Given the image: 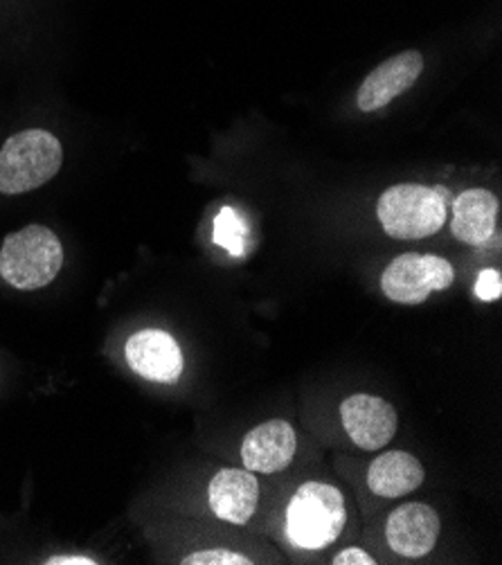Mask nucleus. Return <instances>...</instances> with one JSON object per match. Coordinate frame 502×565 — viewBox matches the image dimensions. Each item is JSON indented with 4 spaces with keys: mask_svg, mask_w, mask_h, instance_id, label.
I'll return each instance as SVG.
<instances>
[{
    "mask_svg": "<svg viewBox=\"0 0 502 565\" xmlns=\"http://www.w3.org/2000/svg\"><path fill=\"white\" fill-rule=\"evenodd\" d=\"M64 266V246L45 225H28L12 233L0 248V275L19 291L47 287Z\"/></svg>",
    "mask_w": 502,
    "mask_h": 565,
    "instance_id": "1",
    "label": "nucleus"
},
{
    "mask_svg": "<svg viewBox=\"0 0 502 565\" xmlns=\"http://www.w3.org/2000/svg\"><path fill=\"white\" fill-rule=\"evenodd\" d=\"M345 523V498L333 484L305 482L289 502L287 532L302 550H324L337 543Z\"/></svg>",
    "mask_w": 502,
    "mask_h": 565,
    "instance_id": "2",
    "label": "nucleus"
},
{
    "mask_svg": "<svg viewBox=\"0 0 502 565\" xmlns=\"http://www.w3.org/2000/svg\"><path fill=\"white\" fill-rule=\"evenodd\" d=\"M446 194L439 188L402 183L387 188L376 205L383 231L395 239H424L444 228L449 218Z\"/></svg>",
    "mask_w": 502,
    "mask_h": 565,
    "instance_id": "3",
    "label": "nucleus"
},
{
    "mask_svg": "<svg viewBox=\"0 0 502 565\" xmlns=\"http://www.w3.org/2000/svg\"><path fill=\"white\" fill-rule=\"evenodd\" d=\"M62 162V142L50 131H21L0 149V192L10 196L32 192L57 177Z\"/></svg>",
    "mask_w": 502,
    "mask_h": 565,
    "instance_id": "4",
    "label": "nucleus"
},
{
    "mask_svg": "<svg viewBox=\"0 0 502 565\" xmlns=\"http://www.w3.org/2000/svg\"><path fill=\"white\" fill-rule=\"evenodd\" d=\"M456 279L451 262L437 255L406 253L387 264L381 275V291L399 305H421L430 294L446 291Z\"/></svg>",
    "mask_w": 502,
    "mask_h": 565,
    "instance_id": "5",
    "label": "nucleus"
},
{
    "mask_svg": "<svg viewBox=\"0 0 502 565\" xmlns=\"http://www.w3.org/2000/svg\"><path fill=\"white\" fill-rule=\"evenodd\" d=\"M341 419L350 439L363 450H381L395 437L399 419L395 408L372 394H352L341 404Z\"/></svg>",
    "mask_w": 502,
    "mask_h": 565,
    "instance_id": "6",
    "label": "nucleus"
},
{
    "mask_svg": "<svg viewBox=\"0 0 502 565\" xmlns=\"http://www.w3.org/2000/svg\"><path fill=\"white\" fill-rule=\"evenodd\" d=\"M129 367L156 383H174L185 367L183 352L174 338L162 329H142L127 343Z\"/></svg>",
    "mask_w": 502,
    "mask_h": 565,
    "instance_id": "7",
    "label": "nucleus"
},
{
    "mask_svg": "<svg viewBox=\"0 0 502 565\" xmlns=\"http://www.w3.org/2000/svg\"><path fill=\"white\" fill-rule=\"evenodd\" d=\"M424 71V56L417 50H406L397 56H389L378 68H374L361 84L356 104L363 113L381 110L402 93L413 88Z\"/></svg>",
    "mask_w": 502,
    "mask_h": 565,
    "instance_id": "8",
    "label": "nucleus"
},
{
    "mask_svg": "<svg viewBox=\"0 0 502 565\" xmlns=\"http://www.w3.org/2000/svg\"><path fill=\"white\" fill-rule=\"evenodd\" d=\"M439 527V516L432 507L424 502H408L389 514L385 536L389 547L399 556L421 558L435 550Z\"/></svg>",
    "mask_w": 502,
    "mask_h": 565,
    "instance_id": "9",
    "label": "nucleus"
},
{
    "mask_svg": "<svg viewBox=\"0 0 502 565\" xmlns=\"http://www.w3.org/2000/svg\"><path fill=\"white\" fill-rule=\"evenodd\" d=\"M296 448L298 439L291 424L285 419H270L246 435L242 444V460L248 471L280 473L291 465Z\"/></svg>",
    "mask_w": 502,
    "mask_h": 565,
    "instance_id": "10",
    "label": "nucleus"
},
{
    "mask_svg": "<svg viewBox=\"0 0 502 565\" xmlns=\"http://www.w3.org/2000/svg\"><path fill=\"white\" fill-rule=\"evenodd\" d=\"M212 512L233 525H246L259 502V482L250 471L221 469L210 482Z\"/></svg>",
    "mask_w": 502,
    "mask_h": 565,
    "instance_id": "11",
    "label": "nucleus"
},
{
    "mask_svg": "<svg viewBox=\"0 0 502 565\" xmlns=\"http://www.w3.org/2000/svg\"><path fill=\"white\" fill-rule=\"evenodd\" d=\"M500 203L482 188L467 190L453 201L451 233L456 239L469 246H484L495 233Z\"/></svg>",
    "mask_w": 502,
    "mask_h": 565,
    "instance_id": "12",
    "label": "nucleus"
},
{
    "mask_svg": "<svg viewBox=\"0 0 502 565\" xmlns=\"http://www.w3.org/2000/svg\"><path fill=\"white\" fill-rule=\"evenodd\" d=\"M426 478L421 462L406 450H389L378 456L367 471L372 493L381 498H402L419 489Z\"/></svg>",
    "mask_w": 502,
    "mask_h": 565,
    "instance_id": "13",
    "label": "nucleus"
},
{
    "mask_svg": "<svg viewBox=\"0 0 502 565\" xmlns=\"http://www.w3.org/2000/svg\"><path fill=\"white\" fill-rule=\"evenodd\" d=\"M181 563L183 565H250L253 561L231 550H203L185 556Z\"/></svg>",
    "mask_w": 502,
    "mask_h": 565,
    "instance_id": "14",
    "label": "nucleus"
},
{
    "mask_svg": "<svg viewBox=\"0 0 502 565\" xmlns=\"http://www.w3.org/2000/svg\"><path fill=\"white\" fill-rule=\"evenodd\" d=\"M476 296L482 302H493L500 300L502 296V279L495 268H484L476 281Z\"/></svg>",
    "mask_w": 502,
    "mask_h": 565,
    "instance_id": "15",
    "label": "nucleus"
},
{
    "mask_svg": "<svg viewBox=\"0 0 502 565\" xmlns=\"http://www.w3.org/2000/svg\"><path fill=\"white\" fill-rule=\"evenodd\" d=\"M333 563H337V565H374L376 561L365 550L350 547V550H343L341 554H337Z\"/></svg>",
    "mask_w": 502,
    "mask_h": 565,
    "instance_id": "16",
    "label": "nucleus"
},
{
    "mask_svg": "<svg viewBox=\"0 0 502 565\" xmlns=\"http://www.w3.org/2000/svg\"><path fill=\"white\" fill-rule=\"evenodd\" d=\"M45 563H50V565H95L97 561L84 558V556H52Z\"/></svg>",
    "mask_w": 502,
    "mask_h": 565,
    "instance_id": "17",
    "label": "nucleus"
}]
</instances>
